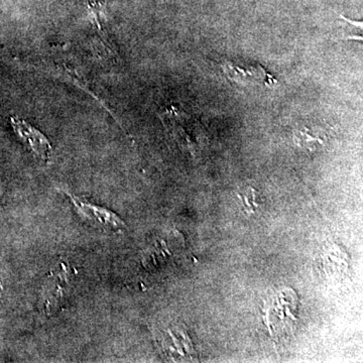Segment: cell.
<instances>
[{"label":"cell","mask_w":363,"mask_h":363,"mask_svg":"<svg viewBox=\"0 0 363 363\" xmlns=\"http://www.w3.org/2000/svg\"><path fill=\"white\" fill-rule=\"evenodd\" d=\"M70 198L72 204L75 208L77 213L87 221L91 226L99 229V230L107 231V233H116L123 231L126 225L123 219L111 210L107 209L92 203L86 202L80 199L77 196L66 193Z\"/></svg>","instance_id":"1"},{"label":"cell","mask_w":363,"mask_h":363,"mask_svg":"<svg viewBox=\"0 0 363 363\" xmlns=\"http://www.w3.org/2000/svg\"><path fill=\"white\" fill-rule=\"evenodd\" d=\"M162 124L169 133L175 138L177 142L185 143L191 150L193 149L191 130H196L199 123L195 121L187 112L182 111L177 106L167 107L159 113Z\"/></svg>","instance_id":"2"},{"label":"cell","mask_w":363,"mask_h":363,"mask_svg":"<svg viewBox=\"0 0 363 363\" xmlns=\"http://www.w3.org/2000/svg\"><path fill=\"white\" fill-rule=\"evenodd\" d=\"M11 121L14 131L21 142L25 143L26 147L32 150L33 154L42 161H49L52 154V145L47 136L30 123L16 117H11Z\"/></svg>","instance_id":"3"},{"label":"cell","mask_w":363,"mask_h":363,"mask_svg":"<svg viewBox=\"0 0 363 363\" xmlns=\"http://www.w3.org/2000/svg\"><path fill=\"white\" fill-rule=\"evenodd\" d=\"M61 267V269H57L52 274V278H50L45 285L44 308L45 312L50 316L58 312L67 298L70 286L69 269L65 266Z\"/></svg>","instance_id":"4"}]
</instances>
